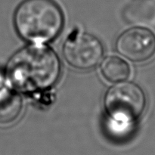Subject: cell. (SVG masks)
<instances>
[{
  "mask_svg": "<svg viewBox=\"0 0 155 155\" xmlns=\"http://www.w3.org/2000/svg\"><path fill=\"white\" fill-rule=\"evenodd\" d=\"M22 109V99L18 94L4 89L0 91V125L14 124L21 116Z\"/></svg>",
  "mask_w": 155,
  "mask_h": 155,
  "instance_id": "8992f818",
  "label": "cell"
},
{
  "mask_svg": "<svg viewBox=\"0 0 155 155\" xmlns=\"http://www.w3.org/2000/svg\"><path fill=\"white\" fill-rule=\"evenodd\" d=\"M146 105L143 90L133 83H119L110 88L104 97V107L113 121L133 125Z\"/></svg>",
  "mask_w": 155,
  "mask_h": 155,
  "instance_id": "3957f363",
  "label": "cell"
},
{
  "mask_svg": "<svg viewBox=\"0 0 155 155\" xmlns=\"http://www.w3.org/2000/svg\"><path fill=\"white\" fill-rule=\"evenodd\" d=\"M101 71L106 80L110 83H119L128 79L130 68L128 63L120 58L109 56L103 61Z\"/></svg>",
  "mask_w": 155,
  "mask_h": 155,
  "instance_id": "52a82bcc",
  "label": "cell"
},
{
  "mask_svg": "<svg viewBox=\"0 0 155 155\" xmlns=\"http://www.w3.org/2000/svg\"><path fill=\"white\" fill-rule=\"evenodd\" d=\"M104 48L99 39L87 33H75L65 41L63 55L67 63L80 71L95 68L102 58Z\"/></svg>",
  "mask_w": 155,
  "mask_h": 155,
  "instance_id": "277c9868",
  "label": "cell"
},
{
  "mask_svg": "<svg viewBox=\"0 0 155 155\" xmlns=\"http://www.w3.org/2000/svg\"><path fill=\"white\" fill-rule=\"evenodd\" d=\"M3 84H4V81H3V78L1 75H0V91L3 89Z\"/></svg>",
  "mask_w": 155,
  "mask_h": 155,
  "instance_id": "ba28073f",
  "label": "cell"
},
{
  "mask_svg": "<svg viewBox=\"0 0 155 155\" xmlns=\"http://www.w3.org/2000/svg\"><path fill=\"white\" fill-rule=\"evenodd\" d=\"M116 47L120 54L131 61H148L155 54V34L145 27H133L119 36Z\"/></svg>",
  "mask_w": 155,
  "mask_h": 155,
  "instance_id": "5b68a950",
  "label": "cell"
},
{
  "mask_svg": "<svg viewBox=\"0 0 155 155\" xmlns=\"http://www.w3.org/2000/svg\"><path fill=\"white\" fill-rule=\"evenodd\" d=\"M63 24L61 9L53 0H24L15 14V26L18 34L36 43L54 39Z\"/></svg>",
  "mask_w": 155,
  "mask_h": 155,
  "instance_id": "7a4b0ae2",
  "label": "cell"
},
{
  "mask_svg": "<svg viewBox=\"0 0 155 155\" xmlns=\"http://www.w3.org/2000/svg\"><path fill=\"white\" fill-rule=\"evenodd\" d=\"M61 64L55 53L46 46L32 45L20 50L8 64L7 76L22 92L45 90L57 82Z\"/></svg>",
  "mask_w": 155,
  "mask_h": 155,
  "instance_id": "6da1fadb",
  "label": "cell"
}]
</instances>
